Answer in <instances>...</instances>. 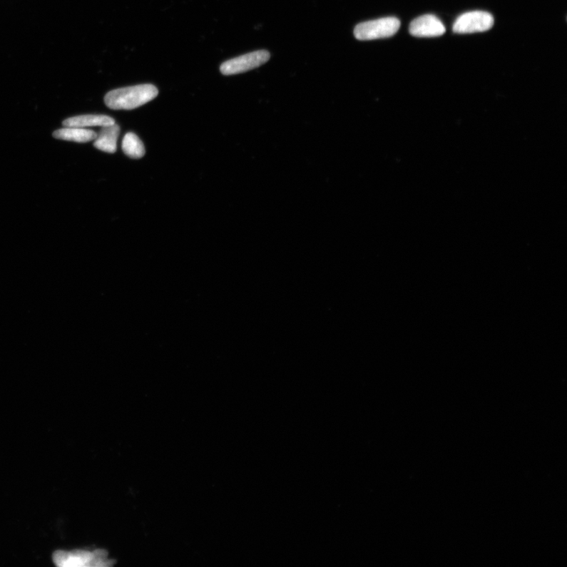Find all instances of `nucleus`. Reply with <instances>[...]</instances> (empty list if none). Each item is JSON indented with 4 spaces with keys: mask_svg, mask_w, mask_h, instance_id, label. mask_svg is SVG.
<instances>
[{
    "mask_svg": "<svg viewBox=\"0 0 567 567\" xmlns=\"http://www.w3.org/2000/svg\"><path fill=\"white\" fill-rule=\"evenodd\" d=\"M53 137L58 140L87 143L95 141L97 133L86 128L66 127L53 133Z\"/></svg>",
    "mask_w": 567,
    "mask_h": 567,
    "instance_id": "8",
    "label": "nucleus"
},
{
    "mask_svg": "<svg viewBox=\"0 0 567 567\" xmlns=\"http://www.w3.org/2000/svg\"><path fill=\"white\" fill-rule=\"evenodd\" d=\"M124 153L132 158H141L145 155V148L141 140L133 133H128L123 141Z\"/></svg>",
    "mask_w": 567,
    "mask_h": 567,
    "instance_id": "10",
    "label": "nucleus"
},
{
    "mask_svg": "<svg viewBox=\"0 0 567 567\" xmlns=\"http://www.w3.org/2000/svg\"><path fill=\"white\" fill-rule=\"evenodd\" d=\"M446 31L442 21L434 14L422 15L412 21L410 34L416 37H435L442 36Z\"/></svg>",
    "mask_w": 567,
    "mask_h": 567,
    "instance_id": "6",
    "label": "nucleus"
},
{
    "mask_svg": "<svg viewBox=\"0 0 567 567\" xmlns=\"http://www.w3.org/2000/svg\"><path fill=\"white\" fill-rule=\"evenodd\" d=\"M400 27V21L394 17L362 22L355 26L354 35L359 41H373L394 36Z\"/></svg>",
    "mask_w": 567,
    "mask_h": 567,
    "instance_id": "3",
    "label": "nucleus"
},
{
    "mask_svg": "<svg viewBox=\"0 0 567 567\" xmlns=\"http://www.w3.org/2000/svg\"><path fill=\"white\" fill-rule=\"evenodd\" d=\"M119 133L120 128L116 124L102 127L100 133H97L94 147L104 153H116Z\"/></svg>",
    "mask_w": 567,
    "mask_h": 567,
    "instance_id": "7",
    "label": "nucleus"
},
{
    "mask_svg": "<svg viewBox=\"0 0 567 567\" xmlns=\"http://www.w3.org/2000/svg\"><path fill=\"white\" fill-rule=\"evenodd\" d=\"M158 88L150 84L112 90L105 96V104L113 110H133L153 101Z\"/></svg>",
    "mask_w": 567,
    "mask_h": 567,
    "instance_id": "1",
    "label": "nucleus"
},
{
    "mask_svg": "<svg viewBox=\"0 0 567 567\" xmlns=\"http://www.w3.org/2000/svg\"><path fill=\"white\" fill-rule=\"evenodd\" d=\"M494 25V19L491 14L480 11H471L460 15L453 25V31L460 34L486 32Z\"/></svg>",
    "mask_w": 567,
    "mask_h": 567,
    "instance_id": "4",
    "label": "nucleus"
},
{
    "mask_svg": "<svg viewBox=\"0 0 567 567\" xmlns=\"http://www.w3.org/2000/svg\"><path fill=\"white\" fill-rule=\"evenodd\" d=\"M270 58V53L265 50L248 53L223 63L220 71L227 76L245 73L266 63Z\"/></svg>",
    "mask_w": 567,
    "mask_h": 567,
    "instance_id": "5",
    "label": "nucleus"
},
{
    "mask_svg": "<svg viewBox=\"0 0 567 567\" xmlns=\"http://www.w3.org/2000/svg\"><path fill=\"white\" fill-rule=\"evenodd\" d=\"M116 124L115 119L108 116L86 115L75 116L63 121L66 127L87 128L94 126H108Z\"/></svg>",
    "mask_w": 567,
    "mask_h": 567,
    "instance_id": "9",
    "label": "nucleus"
},
{
    "mask_svg": "<svg viewBox=\"0 0 567 567\" xmlns=\"http://www.w3.org/2000/svg\"><path fill=\"white\" fill-rule=\"evenodd\" d=\"M107 555L101 550L94 551L74 550L71 551H56L53 554V561L63 567L103 566L108 564Z\"/></svg>",
    "mask_w": 567,
    "mask_h": 567,
    "instance_id": "2",
    "label": "nucleus"
}]
</instances>
